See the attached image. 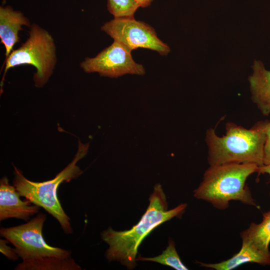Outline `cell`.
Instances as JSON below:
<instances>
[{"label": "cell", "mask_w": 270, "mask_h": 270, "mask_svg": "<svg viewBox=\"0 0 270 270\" xmlns=\"http://www.w3.org/2000/svg\"><path fill=\"white\" fill-rule=\"evenodd\" d=\"M136 260L150 261L168 266L176 270H188V268L182 262L178 254L174 242L170 239L168 246L160 255L152 258H144L140 256L136 258Z\"/></svg>", "instance_id": "cell-14"}, {"label": "cell", "mask_w": 270, "mask_h": 270, "mask_svg": "<svg viewBox=\"0 0 270 270\" xmlns=\"http://www.w3.org/2000/svg\"><path fill=\"white\" fill-rule=\"evenodd\" d=\"M46 214H38L28 222L2 228L1 236L12 243L22 262L17 270H79L69 251L48 245L42 236Z\"/></svg>", "instance_id": "cell-2"}, {"label": "cell", "mask_w": 270, "mask_h": 270, "mask_svg": "<svg viewBox=\"0 0 270 270\" xmlns=\"http://www.w3.org/2000/svg\"><path fill=\"white\" fill-rule=\"evenodd\" d=\"M131 52L124 45L114 40L94 57L86 58L80 66L86 72H98L101 76L112 78L126 74H144V66L134 60Z\"/></svg>", "instance_id": "cell-8"}, {"label": "cell", "mask_w": 270, "mask_h": 270, "mask_svg": "<svg viewBox=\"0 0 270 270\" xmlns=\"http://www.w3.org/2000/svg\"><path fill=\"white\" fill-rule=\"evenodd\" d=\"M56 63V47L52 36L46 30L36 24H32L26 41L18 48L13 50L4 60L0 86H3L8 69L28 64L35 67L36 70L34 75V86L42 87L52 74Z\"/></svg>", "instance_id": "cell-6"}, {"label": "cell", "mask_w": 270, "mask_h": 270, "mask_svg": "<svg viewBox=\"0 0 270 270\" xmlns=\"http://www.w3.org/2000/svg\"><path fill=\"white\" fill-rule=\"evenodd\" d=\"M258 168L255 164H245L209 166L194 190V196L220 210L228 208L232 200L259 208L246 184L248 178L258 172Z\"/></svg>", "instance_id": "cell-4"}, {"label": "cell", "mask_w": 270, "mask_h": 270, "mask_svg": "<svg viewBox=\"0 0 270 270\" xmlns=\"http://www.w3.org/2000/svg\"><path fill=\"white\" fill-rule=\"evenodd\" d=\"M138 8L136 0H108V10L114 18H133Z\"/></svg>", "instance_id": "cell-15"}, {"label": "cell", "mask_w": 270, "mask_h": 270, "mask_svg": "<svg viewBox=\"0 0 270 270\" xmlns=\"http://www.w3.org/2000/svg\"><path fill=\"white\" fill-rule=\"evenodd\" d=\"M270 121L256 122L250 128L235 123L226 124V134L218 136L208 128L205 136L209 166L228 164L264 165L266 132Z\"/></svg>", "instance_id": "cell-3"}, {"label": "cell", "mask_w": 270, "mask_h": 270, "mask_svg": "<svg viewBox=\"0 0 270 270\" xmlns=\"http://www.w3.org/2000/svg\"><path fill=\"white\" fill-rule=\"evenodd\" d=\"M252 74L248 76L251 100L264 116L270 114V70L264 64L256 60Z\"/></svg>", "instance_id": "cell-11"}, {"label": "cell", "mask_w": 270, "mask_h": 270, "mask_svg": "<svg viewBox=\"0 0 270 270\" xmlns=\"http://www.w3.org/2000/svg\"><path fill=\"white\" fill-rule=\"evenodd\" d=\"M101 30L130 51L138 48L149 49L161 56L170 51L169 46L158 36L148 24L133 18H114L105 22Z\"/></svg>", "instance_id": "cell-7"}, {"label": "cell", "mask_w": 270, "mask_h": 270, "mask_svg": "<svg viewBox=\"0 0 270 270\" xmlns=\"http://www.w3.org/2000/svg\"><path fill=\"white\" fill-rule=\"evenodd\" d=\"M246 263L270 265V252H263L250 244L242 242L240 250L226 260L214 264L198 262L200 266L216 270H232Z\"/></svg>", "instance_id": "cell-12"}, {"label": "cell", "mask_w": 270, "mask_h": 270, "mask_svg": "<svg viewBox=\"0 0 270 270\" xmlns=\"http://www.w3.org/2000/svg\"><path fill=\"white\" fill-rule=\"evenodd\" d=\"M14 186L10 184L6 176L0 181V220L16 218L28 220L38 213L40 206L28 200H22Z\"/></svg>", "instance_id": "cell-9"}, {"label": "cell", "mask_w": 270, "mask_h": 270, "mask_svg": "<svg viewBox=\"0 0 270 270\" xmlns=\"http://www.w3.org/2000/svg\"><path fill=\"white\" fill-rule=\"evenodd\" d=\"M8 242L6 240H0V251L8 260H16L19 256L16 253L14 248H12L7 245Z\"/></svg>", "instance_id": "cell-16"}, {"label": "cell", "mask_w": 270, "mask_h": 270, "mask_svg": "<svg viewBox=\"0 0 270 270\" xmlns=\"http://www.w3.org/2000/svg\"><path fill=\"white\" fill-rule=\"evenodd\" d=\"M270 164V122L268 123L266 132V139L264 148V165Z\"/></svg>", "instance_id": "cell-17"}, {"label": "cell", "mask_w": 270, "mask_h": 270, "mask_svg": "<svg viewBox=\"0 0 270 270\" xmlns=\"http://www.w3.org/2000/svg\"><path fill=\"white\" fill-rule=\"evenodd\" d=\"M242 242L250 244L264 252H270V210L262 214L260 222H252L240 234Z\"/></svg>", "instance_id": "cell-13"}, {"label": "cell", "mask_w": 270, "mask_h": 270, "mask_svg": "<svg viewBox=\"0 0 270 270\" xmlns=\"http://www.w3.org/2000/svg\"><path fill=\"white\" fill-rule=\"evenodd\" d=\"M154 0H136L139 7L146 8L149 6Z\"/></svg>", "instance_id": "cell-19"}, {"label": "cell", "mask_w": 270, "mask_h": 270, "mask_svg": "<svg viewBox=\"0 0 270 270\" xmlns=\"http://www.w3.org/2000/svg\"><path fill=\"white\" fill-rule=\"evenodd\" d=\"M28 19L20 11L9 6L0 7V38L5 48L6 59L19 42V32L22 26H30ZM5 59V60H6Z\"/></svg>", "instance_id": "cell-10"}, {"label": "cell", "mask_w": 270, "mask_h": 270, "mask_svg": "<svg viewBox=\"0 0 270 270\" xmlns=\"http://www.w3.org/2000/svg\"><path fill=\"white\" fill-rule=\"evenodd\" d=\"M186 204L168 210L166 196L160 184L155 185L149 204L140 221L130 229L116 231L112 228L102 232V240L109 246L106 256L109 262H119L128 269L136 266L138 248L144 239L156 227L185 212Z\"/></svg>", "instance_id": "cell-1"}, {"label": "cell", "mask_w": 270, "mask_h": 270, "mask_svg": "<svg viewBox=\"0 0 270 270\" xmlns=\"http://www.w3.org/2000/svg\"><path fill=\"white\" fill-rule=\"evenodd\" d=\"M88 144H82L79 140L78 151L72 160L52 180L34 182L26 178L15 166L13 185L20 194L32 204L42 208L60 223L66 234L72 232L70 218L63 210L58 196L60 184L68 182L79 176L82 171L77 165L78 162L87 154Z\"/></svg>", "instance_id": "cell-5"}, {"label": "cell", "mask_w": 270, "mask_h": 270, "mask_svg": "<svg viewBox=\"0 0 270 270\" xmlns=\"http://www.w3.org/2000/svg\"><path fill=\"white\" fill-rule=\"evenodd\" d=\"M257 172L258 174H268L270 176V164L259 167Z\"/></svg>", "instance_id": "cell-18"}]
</instances>
